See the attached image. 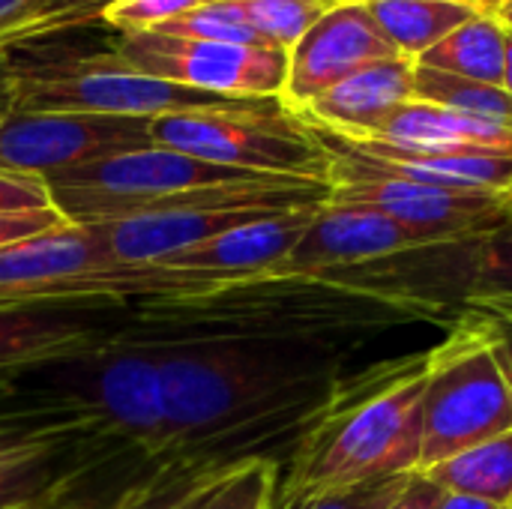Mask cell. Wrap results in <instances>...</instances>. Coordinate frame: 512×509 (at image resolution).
Here are the masks:
<instances>
[{
    "mask_svg": "<svg viewBox=\"0 0 512 509\" xmlns=\"http://www.w3.org/2000/svg\"><path fill=\"white\" fill-rule=\"evenodd\" d=\"M150 348L159 357L168 411V450L156 471L174 477L294 444L333 399L357 351L336 342L258 339Z\"/></svg>",
    "mask_w": 512,
    "mask_h": 509,
    "instance_id": "cell-1",
    "label": "cell"
},
{
    "mask_svg": "<svg viewBox=\"0 0 512 509\" xmlns=\"http://www.w3.org/2000/svg\"><path fill=\"white\" fill-rule=\"evenodd\" d=\"M120 342H336L354 345L411 324L450 327L438 312L315 276H261L222 291L117 306Z\"/></svg>",
    "mask_w": 512,
    "mask_h": 509,
    "instance_id": "cell-2",
    "label": "cell"
},
{
    "mask_svg": "<svg viewBox=\"0 0 512 509\" xmlns=\"http://www.w3.org/2000/svg\"><path fill=\"white\" fill-rule=\"evenodd\" d=\"M429 351L348 372L333 399L291 444L270 509L390 477H411L423 447Z\"/></svg>",
    "mask_w": 512,
    "mask_h": 509,
    "instance_id": "cell-3",
    "label": "cell"
},
{
    "mask_svg": "<svg viewBox=\"0 0 512 509\" xmlns=\"http://www.w3.org/2000/svg\"><path fill=\"white\" fill-rule=\"evenodd\" d=\"M228 285L234 279L168 264L120 261L93 228L69 222L0 249V312L45 306L111 309L210 294Z\"/></svg>",
    "mask_w": 512,
    "mask_h": 509,
    "instance_id": "cell-4",
    "label": "cell"
},
{
    "mask_svg": "<svg viewBox=\"0 0 512 509\" xmlns=\"http://www.w3.org/2000/svg\"><path fill=\"white\" fill-rule=\"evenodd\" d=\"M9 63V111H69L111 117H162L231 99L132 72L111 45L78 48L42 36L3 51Z\"/></svg>",
    "mask_w": 512,
    "mask_h": 509,
    "instance_id": "cell-5",
    "label": "cell"
},
{
    "mask_svg": "<svg viewBox=\"0 0 512 509\" xmlns=\"http://www.w3.org/2000/svg\"><path fill=\"white\" fill-rule=\"evenodd\" d=\"M18 390L75 408L117 450L135 453L153 471L165 459L168 411L159 357L150 345L111 339L21 378Z\"/></svg>",
    "mask_w": 512,
    "mask_h": 509,
    "instance_id": "cell-6",
    "label": "cell"
},
{
    "mask_svg": "<svg viewBox=\"0 0 512 509\" xmlns=\"http://www.w3.org/2000/svg\"><path fill=\"white\" fill-rule=\"evenodd\" d=\"M156 147H168L222 168L330 180V150L318 132L282 99H231L153 117Z\"/></svg>",
    "mask_w": 512,
    "mask_h": 509,
    "instance_id": "cell-7",
    "label": "cell"
},
{
    "mask_svg": "<svg viewBox=\"0 0 512 509\" xmlns=\"http://www.w3.org/2000/svg\"><path fill=\"white\" fill-rule=\"evenodd\" d=\"M504 432H512V387L483 318L465 309L429 348L417 474Z\"/></svg>",
    "mask_w": 512,
    "mask_h": 509,
    "instance_id": "cell-8",
    "label": "cell"
},
{
    "mask_svg": "<svg viewBox=\"0 0 512 509\" xmlns=\"http://www.w3.org/2000/svg\"><path fill=\"white\" fill-rule=\"evenodd\" d=\"M252 177L270 174L222 168L153 144L48 177L45 186L54 210L69 225H105L132 216L177 210L204 198L216 186Z\"/></svg>",
    "mask_w": 512,
    "mask_h": 509,
    "instance_id": "cell-9",
    "label": "cell"
},
{
    "mask_svg": "<svg viewBox=\"0 0 512 509\" xmlns=\"http://www.w3.org/2000/svg\"><path fill=\"white\" fill-rule=\"evenodd\" d=\"M330 198V180L309 177H252L210 189L204 198L177 210L132 216L105 225H87L105 249L129 264H162L192 246L210 243L240 225L270 216L321 207Z\"/></svg>",
    "mask_w": 512,
    "mask_h": 509,
    "instance_id": "cell-10",
    "label": "cell"
},
{
    "mask_svg": "<svg viewBox=\"0 0 512 509\" xmlns=\"http://www.w3.org/2000/svg\"><path fill=\"white\" fill-rule=\"evenodd\" d=\"M318 138L330 150L327 201L372 207L387 219H393L396 225H402L417 246L450 243L510 225V195L459 192V189L417 183L369 165L327 132H318Z\"/></svg>",
    "mask_w": 512,
    "mask_h": 509,
    "instance_id": "cell-11",
    "label": "cell"
},
{
    "mask_svg": "<svg viewBox=\"0 0 512 509\" xmlns=\"http://www.w3.org/2000/svg\"><path fill=\"white\" fill-rule=\"evenodd\" d=\"M120 450L75 408L21 393L0 414V509L81 486Z\"/></svg>",
    "mask_w": 512,
    "mask_h": 509,
    "instance_id": "cell-12",
    "label": "cell"
},
{
    "mask_svg": "<svg viewBox=\"0 0 512 509\" xmlns=\"http://www.w3.org/2000/svg\"><path fill=\"white\" fill-rule=\"evenodd\" d=\"M111 51L138 75L222 99H282L288 51L273 45L201 42L162 33H114Z\"/></svg>",
    "mask_w": 512,
    "mask_h": 509,
    "instance_id": "cell-13",
    "label": "cell"
},
{
    "mask_svg": "<svg viewBox=\"0 0 512 509\" xmlns=\"http://www.w3.org/2000/svg\"><path fill=\"white\" fill-rule=\"evenodd\" d=\"M150 117L6 111L0 120V171L57 177L81 165L153 147Z\"/></svg>",
    "mask_w": 512,
    "mask_h": 509,
    "instance_id": "cell-14",
    "label": "cell"
},
{
    "mask_svg": "<svg viewBox=\"0 0 512 509\" xmlns=\"http://www.w3.org/2000/svg\"><path fill=\"white\" fill-rule=\"evenodd\" d=\"M396 54L399 51L390 45L366 3H342L318 18L288 51L282 102L297 114L342 78Z\"/></svg>",
    "mask_w": 512,
    "mask_h": 509,
    "instance_id": "cell-15",
    "label": "cell"
},
{
    "mask_svg": "<svg viewBox=\"0 0 512 509\" xmlns=\"http://www.w3.org/2000/svg\"><path fill=\"white\" fill-rule=\"evenodd\" d=\"M81 306L0 312V396H18V381L69 357H81L117 333V315Z\"/></svg>",
    "mask_w": 512,
    "mask_h": 509,
    "instance_id": "cell-16",
    "label": "cell"
},
{
    "mask_svg": "<svg viewBox=\"0 0 512 509\" xmlns=\"http://www.w3.org/2000/svg\"><path fill=\"white\" fill-rule=\"evenodd\" d=\"M417 243L411 234L384 213L360 204H321L303 231L300 243L279 264L273 276H330L348 267H360Z\"/></svg>",
    "mask_w": 512,
    "mask_h": 509,
    "instance_id": "cell-17",
    "label": "cell"
},
{
    "mask_svg": "<svg viewBox=\"0 0 512 509\" xmlns=\"http://www.w3.org/2000/svg\"><path fill=\"white\" fill-rule=\"evenodd\" d=\"M414 66L411 57H387L375 60L354 75L342 78L336 87L312 99L303 111H297L312 129L363 141L375 138L384 123L414 99Z\"/></svg>",
    "mask_w": 512,
    "mask_h": 509,
    "instance_id": "cell-18",
    "label": "cell"
},
{
    "mask_svg": "<svg viewBox=\"0 0 512 509\" xmlns=\"http://www.w3.org/2000/svg\"><path fill=\"white\" fill-rule=\"evenodd\" d=\"M315 210L318 207L270 216V219L252 222V225H240L210 243H201V246L171 255L162 264L180 267V270L213 273V276H225L234 282L273 276L279 270V264L291 255V249L300 243Z\"/></svg>",
    "mask_w": 512,
    "mask_h": 509,
    "instance_id": "cell-19",
    "label": "cell"
},
{
    "mask_svg": "<svg viewBox=\"0 0 512 509\" xmlns=\"http://www.w3.org/2000/svg\"><path fill=\"white\" fill-rule=\"evenodd\" d=\"M321 132V129H318ZM330 135V132H327ZM339 144L354 150L369 165L459 192H495L512 195V156H489V153H432V150H405L384 141H348L333 135Z\"/></svg>",
    "mask_w": 512,
    "mask_h": 509,
    "instance_id": "cell-20",
    "label": "cell"
},
{
    "mask_svg": "<svg viewBox=\"0 0 512 509\" xmlns=\"http://www.w3.org/2000/svg\"><path fill=\"white\" fill-rule=\"evenodd\" d=\"M405 150H432V153H489L512 156V129L474 120L468 114L411 99L384 123L375 138Z\"/></svg>",
    "mask_w": 512,
    "mask_h": 509,
    "instance_id": "cell-21",
    "label": "cell"
},
{
    "mask_svg": "<svg viewBox=\"0 0 512 509\" xmlns=\"http://www.w3.org/2000/svg\"><path fill=\"white\" fill-rule=\"evenodd\" d=\"M282 462L249 456L180 477L165 509H270Z\"/></svg>",
    "mask_w": 512,
    "mask_h": 509,
    "instance_id": "cell-22",
    "label": "cell"
},
{
    "mask_svg": "<svg viewBox=\"0 0 512 509\" xmlns=\"http://www.w3.org/2000/svg\"><path fill=\"white\" fill-rule=\"evenodd\" d=\"M507 39H510V30L504 27V21L498 15L480 12L471 21L459 24L453 33H447L417 63L438 69V72L459 75V78L504 87Z\"/></svg>",
    "mask_w": 512,
    "mask_h": 509,
    "instance_id": "cell-23",
    "label": "cell"
},
{
    "mask_svg": "<svg viewBox=\"0 0 512 509\" xmlns=\"http://www.w3.org/2000/svg\"><path fill=\"white\" fill-rule=\"evenodd\" d=\"M420 477L450 495H468L498 507H512V432L468 447L432 465Z\"/></svg>",
    "mask_w": 512,
    "mask_h": 509,
    "instance_id": "cell-24",
    "label": "cell"
},
{
    "mask_svg": "<svg viewBox=\"0 0 512 509\" xmlns=\"http://www.w3.org/2000/svg\"><path fill=\"white\" fill-rule=\"evenodd\" d=\"M390 45L411 60H420L459 24L480 15L471 6L450 0H363Z\"/></svg>",
    "mask_w": 512,
    "mask_h": 509,
    "instance_id": "cell-25",
    "label": "cell"
},
{
    "mask_svg": "<svg viewBox=\"0 0 512 509\" xmlns=\"http://www.w3.org/2000/svg\"><path fill=\"white\" fill-rule=\"evenodd\" d=\"M414 99L512 129V93L504 87H495V84L459 78V75L438 72V69L417 63L414 66Z\"/></svg>",
    "mask_w": 512,
    "mask_h": 509,
    "instance_id": "cell-26",
    "label": "cell"
},
{
    "mask_svg": "<svg viewBox=\"0 0 512 509\" xmlns=\"http://www.w3.org/2000/svg\"><path fill=\"white\" fill-rule=\"evenodd\" d=\"M264 45L291 51L297 39L330 9L351 0H237Z\"/></svg>",
    "mask_w": 512,
    "mask_h": 509,
    "instance_id": "cell-27",
    "label": "cell"
},
{
    "mask_svg": "<svg viewBox=\"0 0 512 509\" xmlns=\"http://www.w3.org/2000/svg\"><path fill=\"white\" fill-rule=\"evenodd\" d=\"M162 36L177 39H201V42H237V45H264V39L252 30L237 0L222 3H198L195 9L159 24L156 30Z\"/></svg>",
    "mask_w": 512,
    "mask_h": 509,
    "instance_id": "cell-28",
    "label": "cell"
},
{
    "mask_svg": "<svg viewBox=\"0 0 512 509\" xmlns=\"http://www.w3.org/2000/svg\"><path fill=\"white\" fill-rule=\"evenodd\" d=\"M111 3L114 0H33L27 6L24 18L0 39V51L51 36V33L102 24V15Z\"/></svg>",
    "mask_w": 512,
    "mask_h": 509,
    "instance_id": "cell-29",
    "label": "cell"
},
{
    "mask_svg": "<svg viewBox=\"0 0 512 509\" xmlns=\"http://www.w3.org/2000/svg\"><path fill=\"white\" fill-rule=\"evenodd\" d=\"M198 3L201 0H114L102 15V27L111 33H147Z\"/></svg>",
    "mask_w": 512,
    "mask_h": 509,
    "instance_id": "cell-30",
    "label": "cell"
},
{
    "mask_svg": "<svg viewBox=\"0 0 512 509\" xmlns=\"http://www.w3.org/2000/svg\"><path fill=\"white\" fill-rule=\"evenodd\" d=\"M411 477H390V480H375V483H363L351 489H333V492L309 498L300 509H387L405 492Z\"/></svg>",
    "mask_w": 512,
    "mask_h": 509,
    "instance_id": "cell-31",
    "label": "cell"
},
{
    "mask_svg": "<svg viewBox=\"0 0 512 509\" xmlns=\"http://www.w3.org/2000/svg\"><path fill=\"white\" fill-rule=\"evenodd\" d=\"M48 207L54 204H51L45 180L0 171V213H33V210H48Z\"/></svg>",
    "mask_w": 512,
    "mask_h": 509,
    "instance_id": "cell-32",
    "label": "cell"
},
{
    "mask_svg": "<svg viewBox=\"0 0 512 509\" xmlns=\"http://www.w3.org/2000/svg\"><path fill=\"white\" fill-rule=\"evenodd\" d=\"M60 225H66V219L54 207L33 210V213H0V249L15 246L21 240H30L36 234H45Z\"/></svg>",
    "mask_w": 512,
    "mask_h": 509,
    "instance_id": "cell-33",
    "label": "cell"
},
{
    "mask_svg": "<svg viewBox=\"0 0 512 509\" xmlns=\"http://www.w3.org/2000/svg\"><path fill=\"white\" fill-rule=\"evenodd\" d=\"M180 477L168 474V471H153L150 480H141V483H132L114 504L111 509H165L174 486H177Z\"/></svg>",
    "mask_w": 512,
    "mask_h": 509,
    "instance_id": "cell-34",
    "label": "cell"
},
{
    "mask_svg": "<svg viewBox=\"0 0 512 509\" xmlns=\"http://www.w3.org/2000/svg\"><path fill=\"white\" fill-rule=\"evenodd\" d=\"M468 309H474L483 318V324L489 330V339L495 345V354H498L512 387V315H504V312L489 309V306H468Z\"/></svg>",
    "mask_w": 512,
    "mask_h": 509,
    "instance_id": "cell-35",
    "label": "cell"
},
{
    "mask_svg": "<svg viewBox=\"0 0 512 509\" xmlns=\"http://www.w3.org/2000/svg\"><path fill=\"white\" fill-rule=\"evenodd\" d=\"M438 501H441V489H435L429 480H423L420 474H414L411 483L405 486V492L387 509H435Z\"/></svg>",
    "mask_w": 512,
    "mask_h": 509,
    "instance_id": "cell-36",
    "label": "cell"
},
{
    "mask_svg": "<svg viewBox=\"0 0 512 509\" xmlns=\"http://www.w3.org/2000/svg\"><path fill=\"white\" fill-rule=\"evenodd\" d=\"M9 509H111L99 507L96 501L84 498L81 495V486L75 489H66V492H57V495H45V498H36V501H27V504H18V507Z\"/></svg>",
    "mask_w": 512,
    "mask_h": 509,
    "instance_id": "cell-37",
    "label": "cell"
},
{
    "mask_svg": "<svg viewBox=\"0 0 512 509\" xmlns=\"http://www.w3.org/2000/svg\"><path fill=\"white\" fill-rule=\"evenodd\" d=\"M30 3L33 0H0V39L24 18V12H27Z\"/></svg>",
    "mask_w": 512,
    "mask_h": 509,
    "instance_id": "cell-38",
    "label": "cell"
},
{
    "mask_svg": "<svg viewBox=\"0 0 512 509\" xmlns=\"http://www.w3.org/2000/svg\"><path fill=\"white\" fill-rule=\"evenodd\" d=\"M435 509H512V507H498V504H489V501H480V498L441 492V501H438V507Z\"/></svg>",
    "mask_w": 512,
    "mask_h": 509,
    "instance_id": "cell-39",
    "label": "cell"
},
{
    "mask_svg": "<svg viewBox=\"0 0 512 509\" xmlns=\"http://www.w3.org/2000/svg\"><path fill=\"white\" fill-rule=\"evenodd\" d=\"M450 3H462V6H471L477 12H486V15H498L504 9L507 0H450Z\"/></svg>",
    "mask_w": 512,
    "mask_h": 509,
    "instance_id": "cell-40",
    "label": "cell"
},
{
    "mask_svg": "<svg viewBox=\"0 0 512 509\" xmlns=\"http://www.w3.org/2000/svg\"><path fill=\"white\" fill-rule=\"evenodd\" d=\"M0 105H9V63L0 51Z\"/></svg>",
    "mask_w": 512,
    "mask_h": 509,
    "instance_id": "cell-41",
    "label": "cell"
},
{
    "mask_svg": "<svg viewBox=\"0 0 512 509\" xmlns=\"http://www.w3.org/2000/svg\"><path fill=\"white\" fill-rule=\"evenodd\" d=\"M504 90L512 93V30L510 39H507V69H504Z\"/></svg>",
    "mask_w": 512,
    "mask_h": 509,
    "instance_id": "cell-42",
    "label": "cell"
},
{
    "mask_svg": "<svg viewBox=\"0 0 512 509\" xmlns=\"http://www.w3.org/2000/svg\"><path fill=\"white\" fill-rule=\"evenodd\" d=\"M474 306H489V309H498L504 315H512V297L510 300H489V303H474Z\"/></svg>",
    "mask_w": 512,
    "mask_h": 509,
    "instance_id": "cell-43",
    "label": "cell"
},
{
    "mask_svg": "<svg viewBox=\"0 0 512 509\" xmlns=\"http://www.w3.org/2000/svg\"><path fill=\"white\" fill-rule=\"evenodd\" d=\"M498 18L504 21V27H507V30H512V0H507V3H504V9L498 12Z\"/></svg>",
    "mask_w": 512,
    "mask_h": 509,
    "instance_id": "cell-44",
    "label": "cell"
},
{
    "mask_svg": "<svg viewBox=\"0 0 512 509\" xmlns=\"http://www.w3.org/2000/svg\"><path fill=\"white\" fill-rule=\"evenodd\" d=\"M18 399H21V390H18V396H0V414H3L6 408H12Z\"/></svg>",
    "mask_w": 512,
    "mask_h": 509,
    "instance_id": "cell-45",
    "label": "cell"
},
{
    "mask_svg": "<svg viewBox=\"0 0 512 509\" xmlns=\"http://www.w3.org/2000/svg\"><path fill=\"white\" fill-rule=\"evenodd\" d=\"M9 111V105H0V120H3V114Z\"/></svg>",
    "mask_w": 512,
    "mask_h": 509,
    "instance_id": "cell-46",
    "label": "cell"
},
{
    "mask_svg": "<svg viewBox=\"0 0 512 509\" xmlns=\"http://www.w3.org/2000/svg\"><path fill=\"white\" fill-rule=\"evenodd\" d=\"M201 3H222V0H201Z\"/></svg>",
    "mask_w": 512,
    "mask_h": 509,
    "instance_id": "cell-47",
    "label": "cell"
},
{
    "mask_svg": "<svg viewBox=\"0 0 512 509\" xmlns=\"http://www.w3.org/2000/svg\"><path fill=\"white\" fill-rule=\"evenodd\" d=\"M510 213H512V195H510ZM510 225H512V219H510Z\"/></svg>",
    "mask_w": 512,
    "mask_h": 509,
    "instance_id": "cell-48",
    "label": "cell"
},
{
    "mask_svg": "<svg viewBox=\"0 0 512 509\" xmlns=\"http://www.w3.org/2000/svg\"><path fill=\"white\" fill-rule=\"evenodd\" d=\"M357 3H363V0H357Z\"/></svg>",
    "mask_w": 512,
    "mask_h": 509,
    "instance_id": "cell-49",
    "label": "cell"
}]
</instances>
